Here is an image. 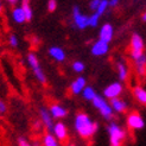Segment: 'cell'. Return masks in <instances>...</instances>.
<instances>
[{
  "label": "cell",
  "mask_w": 146,
  "mask_h": 146,
  "mask_svg": "<svg viewBox=\"0 0 146 146\" xmlns=\"http://www.w3.org/2000/svg\"><path fill=\"white\" fill-rule=\"evenodd\" d=\"M74 128L82 139H90L96 134L99 129V123L92 120V118L87 113L80 112L75 116Z\"/></svg>",
  "instance_id": "cell-1"
},
{
  "label": "cell",
  "mask_w": 146,
  "mask_h": 146,
  "mask_svg": "<svg viewBox=\"0 0 146 146\" xmlns=\"http://www.w3.org/2000/svg\"><path fill=\"white\" fill-rule=\"evenodd\" d=\"M107 133L109 138V146H123L127 139L126 129L119 123L111 121L107 126Z\"/></svg>",
  "instance_id": "cell-2"
},
{
  "label": "cell",
  "mask_w": 146,
  "mask_h": 146,
  "mask_svg": "<svg viewBox=\"0 0 146 146\" xmlns=\"http://www.w3.org/2000/svg\"><path fill=\"white\" fill-rule=\"evenodd\" d=\"M92 104H93V106L99 111V113L101 114V116H102V118H104L105 120L111 121V120L114 118V111L112 109L111 104H109V102L107 101L106 98H104V96L99 95V94H96V96L93 99Z\"/></svg>",
  "instance_id": "cell-3"
},
{
  "label": "cell",
  "mask_w": 146,
  "mask_h": 146,
  "mask_svg": "<svg viewBox=\"0 0 146 146\" xmlns=\"http://www.w3.org/2000/svg\"><path fill=\"white\" fill-rule=\"evenodd\" d=\"M26 61H27L29 67L31 68L35 77L37 78V81L40 84H45L46 83V76H45V72L42 69V65H40L38 56L35 52H29L27 56H26Z\"/></svg>",
  "instance_id": "cell-4"
},
{
  "label": "cell",
  "mask_w": 146,
  "mask_h": 146,
  "mask_svg": "<svg viewBox=\"0 0 146 146\" xmlns=\"http://www.w3.org/2000/svg\"><path fill=\"white\" fill-rule=\"evenodd\" d=\"M129 46H131L129 56H131V58H132V61H134L135 58L140 57V56L144 54L145 44H144V39H143V37H141L139 33L134 32L132 36H131Z\"/></svg>",
  "instance_id": "cell-5"
},
{
  "label": "cell",
  "mask_w": 146,
  "mask_h": 146,
  "mask_svg": "<svg viewBox=\"0 0 146 146\" xmlns=\"http://www.w3.org/2000/svg\"><path fill=\"white\" fill-rule=\"evenodd\" d=\"M72 23L78 30H84L89 27V16L83 14L78 6H74L72 7Z\"/></svg>",
  "instance_id": "cell-6"
},
{
  "label": "cell",
  "mask_w": 146,
  "mask_h": 146,
  "mask_svg": "<svg viewBox=\"0 0 146 146\" xmlns=\"http://www.w3.org/2000/svg\"><path fill=\"white\" fill-rule=\"evenodd\" d=\"M126 125L132 131H140L145 127V120L138 112H132L127 115Z\"/></svg>",
  "instance_id": "cell-7"
},
{
  "label": "cell",
  "mask_w": 146,
  "mask_h": 146,
  "mask_svg": "<svg viewBox=\"0 0 146 146\" xmlns=\"http://www.w3.org/2000/svg\"><path fill=\"white\" fill-rule=\"evenodd\" d=\"M122 92H123V84L120 81H115V82L109 83L104 89V98H106L107 100L120 98Z\"/></svg>",
  "instance_id": "cell-8"
},
{
  "label": "cell",
  "mask_w": 146,
  "mask_h": 146,
  "mask_svg": "<svg viewBox=\"0 0 146 146\" xmlns=\"http://www.w3.org/2000/svg\"><path fill=\"white\" fill-rule=\"evenodd\" d=\"M38 113H39V119H40V122L43 123V126L46 128L48 132H52L55 122H54V118L51 116V114L49 112V108L40 107Z\"/></svg>",
  "instance_id": "cell-9"
},
{
  "label": "cell",
  "mask_w": 146,
  "mask_h": 146,
  "mask_svg": "<svg viewBox=\"0 0 146 146\" xmlns=\"http://www.w3.org/2000/svg\"><path fill=\"white\" fill-rule=\"evenodd\" d=\"M51 133H52L57 138V140L60 143H65V141H67V139H68V137H69L68 128H67V126H65V123L62 122V121L55 122L52 132H51Z\"/></svg>",
  "instance_id": "cell-10"
},
{
  "label": "cell",
  "mask_w": 146,
  "mask_h": 146,
  "mask_svg": "<svg viewBox=\"0 0 146 146\" xmlns=\"http://www.w3.org/2000/svg\"><path fill=\"white\" fill-rule=\"evenodd\" d=\"M109 51V43L105 42V40H101L98 39L93 43V45L90 48V52L93 56L95 57H102L108 54Z\"/></svg>",
  "instance_id": "cell-11"
},
{
  "label": "cell",
  "mask_w": 146,
  "mask_h": 146,
  "mask_svg": "<svg viewBox=\"0 0 146 146\" xmlns=\"http://www.w3.org/2000/svg\"><path fill=\"white\" fill-rule=\"evenodd\" d=\"M113 37H114V27H113V25L109 24V23H105L100 27L99 39L105 40L107 43H111L113 40Z\"/></svg>",
  "instance_id": "cell-12"
},
{
  "label": "cell",
  "mask_w": 146,
  "mask_h": 146,
  "mask_svg": "<svg viewBox=\"0 0 146 146\" xmlns=\"http://www.w3.org/2000/svg\"><path fill=\"white\" fill-rule=\"evenodd\" d=\"M86 86H87V78L84 76H78L70 83L69 92L72 94V95H80V94L82 93V90L84 89Z\"/></svg>",
  "instance_id": "cell-13"
},
{
  "label": "cell",
  "mask_w": 146,
  "mask_h": 146,
  "mask_svg": "<svg viewBox=\"0 0 146 146\" xmlns=\"http://www.w3.org/2000/svg\"><path fill=\"white\" fill-rule=\"evenodd\" d=\"M49 112L51 114V116L54 118V120H61L64 119L65 116L68 115V109L64 106L60 105V104H52L49 107Z\"/></svg>",
  "instance_id": "cell-14"
},
{
  "label": "cell",
  "mask_w": 146,
  "mask_h": 146,
  "mask_svg": "<svg viewBox=\"0 0 146 146\" xmlns=\"http://www.w3.org/2000/svg\"><path fill=\"white\" fill-rule=\"evenodd\" d=\"M115 68H116V74H118L119 81L120 82L126 81L129 76V68H128L127 63L123 60H119L115 63Z\"/></svg>",
  "instance_id": "cell-15"
},
{
  "label": "cell",
  "mask_w": 146,
  "mask_h": 146,
  "mask_svg": "<svg viewBox=\"0 0 146 146\" xmlns=\"http://www.w3.org/2000/svg\"><path fill=\"white\" fill-rule=\"evenodd\" d=\"M134 64V70L137 72V75L139 76L140 78L146 76V55L143 54L140 57L135 58L133 61Z\"/></svg>",
  "instance_id": "cell-16"
},
{
  "label": "cell",
  "mask_w": 146,
  "mask_h": 146,
  "mask_svg": "<svg viewBox=\"0 0 146 146\" xmlns=\"http://www.w3.org/2000/svg\"><path fill=\"white\" fill-rule=\"evenodd\" d=\"M49 56L52 58L54 61L58 62V63H62L65 61V58H67V55H65V51L63 48L61 46H57V45H54L49 48Z\"/></svg>",
  "instance_id": "cell-17"
},
{
  "label": "cell",
  "mask_w": 146,
  "mask_h": 146,
  "mask_svg": "<svg viewBox=\"0 0 146 146\" xmlns=\"http://www.w3.org/2000/svg\"><path fill=\"white\" fill-rule=\"evenodd\" d=\"M109 104H111V107L114 111V113H118V114H122L127 111L128 108V105L125 100H122L120 98H115V99H112L109 100Z\"/></svg>",
  "instance_id": "cell-18"
},
{
  "label": "cell",
  "mask_w": 146,
  "mask_h": 146,
  "mask_svg": "<svg viewBox=\"0 0 146 146\" xmlns=\"http://www.w3.org/2000/svg\"><path fill=\"white\" fill-rule=\"evenodd\" d=\"M133 96L137 102H139L140 105L146 106V89L141 86H135L133 87Z\"/></svg>",
  "instance_id": "cell-19"
},
{
  "label": "cell",
  "mask_w": 146,
  "mask_h": 146,
  "mask_svg": "<svg viewBox=\"0 0 146 146\" xmlns=\"http://www.w3.org/2000/svg\"><path fill=\"white\" fill-rule=\"evenodd\" d=\"M11 16H12V19L16 24H24L26 21V16L21 9L20 6H14L13 10L11 12Z\"/></svg>",
  "instance_id": "cell-20"
},
{
  "label": "cell",
  "mask_w": 146,
  "mask_h": 146,
  "mask_svg": "<svg viewBox=\"0 0 146 146\" xmlns=\"http://www.w3.org/2000/svg\"><path fill=\"white\" fill-rule=\"evenodd\" d=\"M42 144L43 146H61V143L57 140V138L51 132H48L43 135Z\"/></svg>",
  "instance_id": "cell-21"
},
{
  "label": "cell",
  "mask_w": 146,
  "mask_h": 146,
  "mask_svg": "<svg viewBox=\"0 0 146 146\" xmlns=\"http://www.w3.org/2000/svg\"><path fill=\"white\" fill-rule=\"evenodd\" d=\"M20 7L23 9L25 16H26V21H31L33 18V11L31 7V0H21Z\"/></svg>",
  "instance_id": "cell-22"
},
{
  "label": "cell",
  "mask_w": 146,
  "mask_h": 146,
  "mask_svg": "<svg viewBox=\"0 0 146 146\" xmlns=\"http://www.w3.org/2000/svg\"><path fill=\"white\" fill-rule=\"evenodd\" d=\"M81 95H82V98H83L86 101H90V102H92L93 99L96 96V92H95V89H94L92 86L87 84V86L84 87V89L82 90Z\"/></svg>",
  "instance_id": "cell-23"
},
{
  "label": "cell",
  "mask_w": 146,
  "mask_h": 146,
  "mask_svg": "<svg viewBox=\"0 0 146 146\" xmlns=\"http://www.w3.org/2000/svg\"><path fill=\"white\" fill-rule=\"evenodd\" d=\"M71 69L74 72H76V74H82V72L86 70V64L82 62V61H74L71 64Z\"/></svg>",
  "instance_id": "cell-24"
},
{
  "label": "cell",
  "mask_w": 146,
  "mask_h": 146,
  "mask_svg": "<svg viewBox=\"0 0 146 146\" xmlns=\"http://www.w3.org/2000/svg\"><path fill=\"white\" fill-rule=\"evenodd\" d=\"M100 18H101V16H100V14H98L96 12L92 13L89 16V27H96L99 25Z\"/></svg>",
  "instance_id": "cell-25"
},
{
  "label": "cell",
  "mask_w": 146,
  "mask_h": 146,
  "mask_svg": "<svg viewBox=\"0 0 146 146\" xmlns=\"http://www.w3.org/2000/svg\"><path fill=\"white\" fill-rule=\"evenodd\" d=\"M108 7H109L108 0H101L100 5H99V7H98V10H96L95 12H96L98 14H100V16H104V14L106 13V11L108 10Z\"/></svg>",
  "instance_id": "cell-26"
},
{
  "label": "cell",
  "mask_w": 146,
  "mask_h": 146,
  "mask_svg": "<svg viewBox=\"0 0 146 146\" xmlns=\"http://www.w3.org/2000/svg\"><path fill=\"white\" fill-rule=\"evenodd\" d=\"M9 44L11 45V48H18V45H19V39H18V37H17L16 35L11 33V35L9 36Z\"/></svg>",
  "instance_id": "cell-27"
},
{
  "label": "cell",
  "mask_w": 146,
  "mask_h": 146,
  "mask_svg": "<svg viewBox=\"0 0 146 146\" xmlns=\"http://www.w3.org/2000/svg\"><path fill=\"white\" fill-rule=\"evenodd\" d=\"M57 6H58V4H57V1L56 0H49V1L46 3V9H48V11L49 12H55L56 10H57Z\"/></svg>",
  "instance_id": "cell-28"
},
{
  "label": "cell",
  "mask_w": 146,
  "mask_h": 146,
  "mask_svg": "<svg viewBox=\"0 0 146 146\" xmlns=\"http://www.w3.org/2000/svg\"><path fill=\"white\" fill-rule=\"evenodd\" d=\"M17 141H18V146H32L31 143H29V140L25 137H19Z\"/></svg>",
  "instance_id": "cell-29"
},
{
  "label": "cell",
  "mask_w": 146,
  "mask_h": 146,
  "mask_svg": "<svg viewBox=\"0 0 146 146\" xmlns=\"http://www.w3.org/2000/svg\"><path fill=\"white\" fill-rule=\"evenodd\" d=\"M100 1H101V0H90V1H89V9L95 12L98 10L99 5H100Z\"/></svg>",
  "instance_id": "cell-30"
},
{
  "label": "cell",
  "mask_w": 146,
  "mask_h": 146,
  "mask_svg": "<svg viewBox=\"0 0 146 146\" xmlns=\"http://www.w3.org/2000/svg\"><path fill=\"white\" fill-rule=\"evenodd\" d=\"M6 112H7V105H6V102L0 98V115L6 114Z\"/></svg>",
  "instance_id": "cell-31"
},
{
  "label": "cell",
  "mask_w": 146,
  "mask_h": 146,
  "mask_svg": "<svg viewBox=\"0 0 146 146\" xmlns=\"http://www.w3.org/2000/svg\"><path fill=\"white\" fill-rule=\"evenodd\" d=\"M119 4H120V0H108V5L111 9H115Z\"/></svg>",
  "instance_id": "cell-32"
},
{
  "label": "cell",
  "mask_w": 146,
  "mask_h": 146,
  "mask_svg": "<svg viewBox=\"0 0 146 146\" xmlns=\"http://www.w3.org/2000/svg\"><path fill=\"white\" fill-rule=\"evenodd\" d=\"M42 126H43V123L40 122V120H36V121L33 122V127H35L36 129H37V131H38V129H39Z\"/></svg>",
  "instance_id": "cell-33"
},
{
  "label": "cell",
  "mask_w": 146,
  "mask_h": 146,
  "mask_svg": "<svg viewBox=\"0 0 146 146\" xmlns=\"http://www.w3.org/2000/svg\"><path fill=\"white\" fill-rule=\"evenodd\" d=\"M5 1L9 4V5H11V6H16V5L18 4L19 0H5Z\"/></svg>",
  "instance_id": "cell-34"
},
{
  "label": "cell",
  "mask_w": 146,
  "mask_h": 146,
  "mask_svg": "<svg viewBox=\"0 0 146 146\" xmlns=\"http://www.w3.org/2000/svg\"><path fill=\"white\" fill-rule=\"evenodd\" d=\"M31 145H32V146H40V144H39V143H38L37 140H35V141H33V143H32Z\"/></svg>",
  "instance_id": "cell-35"
},
{
  "label": "cell",
  "mask_w": 146,
  "mask_h": 146,
  "mask_svg": "<svg viewBox=\"0 0 146 146\" xmlns=\"http://www.w3.org/2000/svg\"><path fill=\"white\" fill-rule=\"evenodd\" d=\"M141 19H143V21H146V12L141 16Z\"/></svg>",
  "instance_id": "cell-36"
},
{
  "label": "cell",
  "mask_w": 146,
  "mask_h": 146,
  "mask_svg": "<svg viewBox=\"0 0 146 146\" xmlns=\"http://www.w3.org/2000/svg\"><path fill=\"white\" fill-rule=\"evenodd\" d=\"M1 11H3V4H1V1H0V13H1Z\"/></svg>",
  "instance_id": "cell-37"
},
{
  "label": "cell",
  "mask_w": 146,
  "mask_h": 146,
  "mask_svg": "<svg viewBox=\"0 0 146 146\" xmlns=\"http://www.w3.org/2000/svg\"><path fill=\"white\" fill-rule=\"evenodd\" d=\"M68 146H76V145H74V144H70V145H68Z\"/></svg>",
  "instance_id": "cell-38"
}]
</instances>
